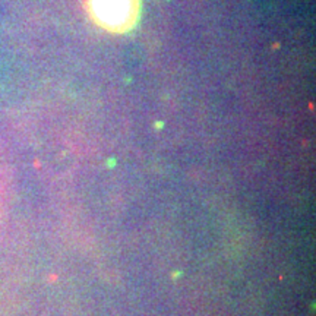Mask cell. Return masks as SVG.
<instances>
[{
    "mask_svg": "<svg viewBox=\"0 0 316 316\" xmlns=\"http://www.w3.org/2000/svg\"><path fill=\"white\" fill-rule=\"evenodd\" d=\"M140 4V0H86V10L102 29L124 34L138 23Z\"/></svg>",
    "mask_w": 316,
    "mask_h": 316,
    "instance_id": "1",
    "label": "cell"
}]
</instances>
